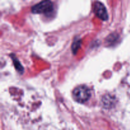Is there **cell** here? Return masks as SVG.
I'll list each match as a JSON object with an SVG mask.
<instances>
[{
  "label": "cell",
  "instance_id": "1",
  "mask_svg": "<svg viewBox=\"0 0 130 130\" xmlns=\"http://www.w3.org/2000/svg\"><path fill=\"white\" fill-rule=\"evenodd\" d=\"M91 96V91L86 86H79L73 91V97L76 101L79 103L87 102Z\"/></svg>",
  "mask_w": 130,
  "mask_h": 130
},
{
  "label": "cell",
  "instance_id": "2",
  "mask_svg": "<svg viewBox=\"0 0 130 130\" xmlns=\"http://www.w3.org/2000/svg\"><path fill=\"white\" fill-rule=\"evenodd\" d=\"M53 10V5L50 1H41L32 8V12L34 13L50 14Z\"/></svg>",
  "mask_w": 130,
  "mask_h": 130
},
{
  "label": "cell",
  "instance_id": "3",
  "mask_svg": "<svg viewBox=\"0 0 130 130\" xmlns=\"http://www.w3.org/2000/svg\"><path fill=\"white\" fill-rule=\"evenodd\" d=\"M94 12L95 15L103 20H107L108 19V13L105 6L100 2H95L93 6Z\"/></svg>",
  "mask_w": 130,
  "mask_h": 130
}]
</instances>
